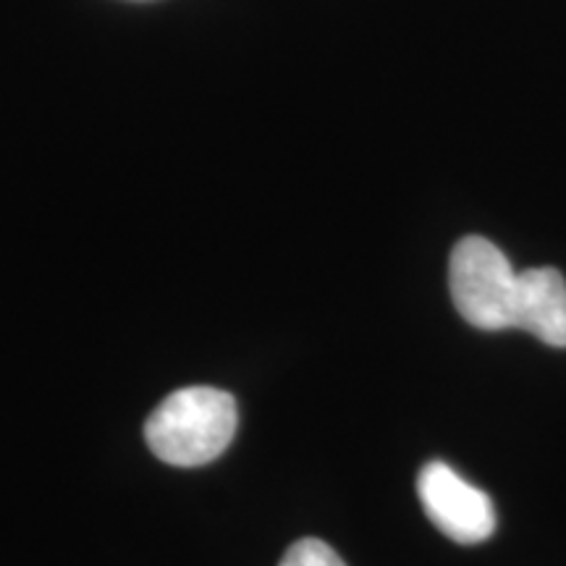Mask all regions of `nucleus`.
I'll use <instances>...</instances> for the list:
<instances>
[{
	"mask_svg": "<svg viewBox=\"0 0 566 566\" xmlns=\"http://www.w3.org/2000/svg\"><path fill=\"white\" fill-rule=\"evenodd\" d=\"M237 399L212 386L179 388L147 417L145 441L160 462L202 467L229 449L237 436Z\"/></svg>",
	"mask_w": 566,
	"mask_h": 566,
	"instance_id": "1",
	"label": "nucleus"
},
{
	"mask_svg": "<svg viewBox=\"0 0 566 566\" xmlns=\"http://www.w3.org/2000/svg\"><path fill=\"white\" fill-rule=\"evenodd\" d=\"M449 286L457 313L470 325L480 331L514 328L520 273L493 242L464 237L451 252Z\"/></svg>",
	"mask_w": 566,
	"mask_h": 566,
	"instance_id": "2",
	"label": "nucleus"
},
{
	"mask_svg": "<svg viewBox=\"0 0 566 566\" xmlns=\"http://www.w3.org/2000/svg\"><path fill=\"white\" fill-rule=\"evenodd\" d=\"M417 495L428 520L462 546H478L495 530L491 495L459 478L449 464L428 462L417 475Z\"/></svg>",
	"mask_w": 566,
	"mask_h": 566,
	"instance_id": "3",
	"label": "nucleus"
},
{
	"mask_svg": "<svg viewBox=\"0 0 566 566\" xmlns=\"http://www.w3.org/2000/svg\"><path fill=\"white\" fill-rule=\"evenodd\" d=\"M514 328L566 349V279L556 268H530L520 273Z\"/></svg>",
	"mask_w": 566,
	"mask_h": 566,
	"instance_id": "4",
	"label": "nucleus"
},
{
	"mask_svg": "<svg viewBox=\"0 0 566 566\" xmlns=\"http://www.w3.org/2000/svg\"><path fill=\"white\" fill-rule=\"evenodd\" d=\"M279 566H346L344 558L336 554L328 543L317 537H302L294 546H289Z\"/></svg>",
	"mask_w": 566,
	"mask_h": 566,
	"instance_id": "5",
	"label": "nucleus"
}]
</instances>
